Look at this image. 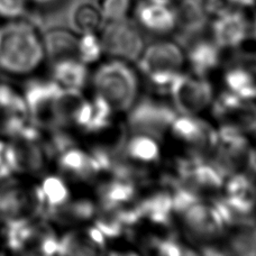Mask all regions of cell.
Instances as JSON below:
<instances>
[{
	"instance_id": "cell-26",
	"label": "cell",
	"mask_w": 256,
	"mask_h": 256,
	"mask_svg": "<svg viewBox=\"0 0 256 256\" xmlns=\"http://www.w3.org/2000/svg\"><path fill=\"white\" fill-rule=\"evenodd\" d=\"M102 20L97 8L90 4H82L73 15V24L81 34L98 33Z\"/></svg>"
},
{
	"instance_id": "cell-11",
	"label": "cell",
	"mask_w": 256,
	"mask_h": 256,
	"mask_svg": "<svg viewBox=\"0 0 256 256\" xmlns=\"http://www.w3.org/2000/svg\"><path fill=\"white\" fill-rule=\"evenodd\" d=\"M250 152L248 135L240 132L218 128L217 137L212 150V162L224 174L237 172V168L248 162Z\"/></svg>"
},
{
	"instance_id": "cell-28",
	"label": "cell",
	"mask_w": 256,
	"mask_h": 256,
	"mask_svg": "<svg viewBox=\"0 0 256 256\" xmlns=\"http://www.w3.org/2000/svg\"><path fill=\"white\" fill-rule=\"evenodd\" d=\"M232 4H234L235 7H250L253 6V4L256 2V0H228Z\"/></svg>"
},
{
	"instance_id": "cell-1",
	"label": "cell",
	"mask_w": 256,
	"mask_h": 256,
	"mask_svg": "<svg viewBox=\"0 0 256 256\" xmlns=\"http://www.w3.org/2000/svg\"><path fill=\"white\" fill-rule=\"evenodd\" d=\"M46 58L43 35L30 22L15 18L0 26V71L10 76H32Z\"/></svg>"
},
{
	"instance_id": "cell-3",
	"label": "cell",
	"mask_w": 256,
	"mask_h": 256,
	"mask_svg": "<svg viewBox=\"0 0 256 256\" xmlns=\"http://www.w3.org/2000/svg\"><path fill=\"white\" fill-rule=\"evenodd\" d=\"M138 72L144 76L155 90L168 94L186 66V54L179 44L158 40L144 48L138 60Z\"/></svg>"
},
{
	"instance_id": "cell-6",
	"label": "cell",
	"mask_w": 256,
	"mask_h": 256,
	"mask_svg": "<svg viewBox=\"0 0 256 256\" xmlns=\"http://www.w3.org/2000/svg\"><path fill=\"white\" fill-rule=\"evenodd\" d=\"M168 94L176 110L184 115H199L208 109L214 99L212 86L206 76L184 73L173 82Z\"/></svg>"
},
{
	"instance_id": "cell-20",
	"label": "cell",
	"mask_w": 256,
	"mask_h": 256,
	"mask_svg": "<svg viewBox=\"0 0 256 256\" xmlns=\"http://www.w3.org/2000/svg\"><path fill=\"white\" fill-rule=\"evenodd\" d=\"M140 217H144L148 220L158 225L166 226L171 222L174 214L173 207V196L170 192H153L152 194L137 204Z\"/></svg>"
},
{
	"instance_id": "cell-4",
	"label": "cell",
	"mask_w": 256,
	"mask_h": 256,
	"mask_svg": "<svg viewBox=\"0 0 256 256\" xmlns=\"http://www.w3.org/2000/svg\"><path fill=\"white\" fill-rule=\"evenodd\" d=\"M179 150L180 158H206L214 148L217 128L199 115L176 116L166 135Z\"/></svg>"
},
{
	"instance_id": "cell-18",
	"label": "cell",
	"mask_w": 256,
	"mask_h": 256,
	"mask_svg": "<svg viewBox=\"0 0 256 256\" xmlns=\"http://www.w3.org/2000/svg\"><path fill=\"white\" fill-rule=\"evenodd\" d=\"M63 90L81 91L90 79L88 66L76 58H62L52 62L51 78Z\"/></svg>"
},
{
	"instance_id": "cell-17",
	"label": "cell",
	"mask_w": 256,
	"mask_h": 256,
	"mask_svg": "<svg viewBox=\"0 0 256 256\" xmlns=\"http://www.w3.org/2000/svg\"><path fill=\"white\" fill-rule=\"evenodd\" d=\"M40 230L42 226L30 214L10 218L4 220V225L0 230V240L8 252H27L28 248H35Z\"/></svg>"
},
{
	"instance_id": "cell-22",
	"label": "cell",
	"mask_w": 256,
	"mask_h": 256,
	"mask_svg": "<svg viewBox=\"0 0 256 256\" xmlns=\"http://www.w3.org/2000/svg\"><path fill=\"white\" fill-rule=\"evenodd\" d=\"M7 186L0 189V218L7 219L25 216L28 214V208L33 209L32 206L30 191V194L25 192L22 186Z\"/></svg>"
},
{
	"instance_id": "cell-19",
	"label": "cell",
	"mask_w": 256,
	"mask_h": 256,
	"mask_svg": "<svg viewBox=\"0 0 256 256\" xmlns=\"http://www.w3.org/2000/svg\"><path fill=\"white\" fill-rule=\"evenodd\" d=\"M222 48L212 40H198L189 46L186 54V64L190 72L196 76H206L220 64Z\"/></svg>"
},
{
	"instance_id": "cell-15",
	"label": "cell",
	"mask_w": 256,
	"mask_h": 256,
	"mask_svg": "<svg viewBox=\"0 0 256 256\" xmlns=\"http://www.w3.org/2000/svg\"><path fill=\"white\" fill-rule=\"evenodd\" d=\"M136 25L145 33L162 38L173 33L178 27L174 7L164 0H143L135 12Z\"/></svg>"
},
{
	"instance_id": "cell-13",
	"label": "cell",
	"mask_w": 256,
	"mask_h": 256,
	"mask_svg": "<svg viewBox=\"0 0 256 256\" xmlns=\"http://www.w3.org/2000/svg\"><path fill=\"white\" fill-rule=\"evenodd\" d=\"M227 92L237 97L256 98V52H240L232 58L224 70Z\"/></svg>"
},
{
	"instance_id": "cell-29",
	"label": "cell",
	"mask_w": 256,
	"mask_h": 256,
	"mask_svg": "<svg viewBox=\"0 0 256 256\" xmlns=\"http://www.w3.org/2000/svg\"><path fill=\"white\" fill-rule=\"evenodd\" d=\"M250 33L253 34V36H254V38H255V40H256V20H254V22L252 25H250Z\"/></svg>"
},
{
	"instance_id": "cell-21",
	"label": "cell",
	"mask_w": 256,
	"mask_h": 256,
	"mask_svg": "<svg viewBox=\"0 0 256 256\" xmlns=\"http://www.w3.org/2000/svg\"><path fill=\"white\" fill-rule=\"evenodd\" d=\"M46 58L52 62L62 58H78V40L79 36L66 28L50 30L43 35ZM79 60V58H78Z\"/></svg>"
},
{
	"instance_id": "cell-5",
	"label": "cell",
	"mask_w": 256,
	"mask_h": 256,
	"mask_svg": "<svg viewBox=\"0 0 256 256\" xmlns=\"http://www.w3.org/2000/svg\"><path fill=\"white\" fill-rule=\"evenodd\" d=\"M104 56L134 63L145 48L140 30L125 20L107 22L99 33Z\"/></svg>"
},
{
	"instance_id": "cell-24",
	"label": "cell",
	"mask_w": 256,
	"mask_h": 256,
	"mask_svg": "<svg viewBox=\"0 0 256 256\" xmlns=\"http://www.w3.org/2000/svg\"><path fill=\"white\" fill-rule=\"evenodd\" d=\"M178 4H179L174 7L178 27H182L186 33H192V30L200 28L207 12L204 0H179Z\"/></svg>"
},
{
	"instance_id": "cell-23",
	"label": "cell",
	"mask_w": 256,
	"mask_h": 256,
	"mask_svg": "<svg viewBox=\"0 0 256 256\" xmlns=\"http://www.w3.org/2000/svg\"><path fill=\"white\" fill-rule=\"evenodd\" d=\"M22 173H24V166L17 145L0 136V184L12 181Z\"/></svg>"
},
{
	"instance_id": "cell-25",
	"label": "cell",
	"mask_w": 256,
	"mask_h": 256,
	"mask_svg": "<svg viewBox=\"0 0 256 256\" xmlns=\"http://www.w3.org/2000/svg\"><path fill=\"white\" fill-rule=\"evenodd\" d=\"M104 56V51L100 42L98 33H86L81 34L78 40V58L82 62L90 66L99 62Z\"/></svg>"
},
{
	"instance_id": "cell-30",
	"label": "cell",
	"mask_w": 256,
	"mask_h": 256,
	"mask_svg": "<svg viewBox=\"0 0 256 256\" xmlns=\"http://www.w3.org/2000/svg\"><path fill=\"white\" fill-rule=\"evenodd\" d=\"M164 2H172V0H164Z\"/></svg>"
},
{
	"instance_id": "cell-9",
	"label": "cell",
	"mask_w": 256,
	"mask_h": 256,
	"mask_svg": "<svg viewBox=\"0 0 256 256\" xmlns=\"http://www.w3.org/2000/svg\"><path fill=\"white\" fill-rule=\"evenodd\" d=\"M30 198L36 216L48 222L53 219L72 196L66 178L61 174H48L32 186Z\"/></svg>"
},
{
	"instance_id": "cell-2",
	"label": "cell",
	"mask_w": 256,
	"mask_h": 256,
	"mask_svg": "<svg viewBox=\"0 0 256 256\" xmlns=\"http://www.w3.org/2000/svg\"><path fill=\"white\" fill-rule=\"evenodd\" d=\"M94 97L114 114L128 112L138 100L140 72L132 63L108 58L90 76Z\"/></svg>"
},
{
	"instance_id": "cell-12",
	"label": "cell",
	"mask_w": 256,
	"mask_h": 256,
	"mask_svg": "<svg viewBox=\"0 0 256 256\" xmlns=\"http://www.w3.org/2000/svg\"><path fill=\"white\" fill-rule=\"evenodd\" d=\"M53 158L60 174L66 180L90 182L104 172L102 164L92 150L78 148L74 144L64 148Z\"/></svg>"
},
{
	"instance_id": "cell-27",
	"label": "cell",
	"mask_w": 256,
	"mask_h": 256,
	"mask_svg": "<svg viewBox=\"0 0 256 256\" xmlns=\"http://www.w3.org/2000/svg\"><path fill=\"white\" fill-rule=\"evenodd\" d=\"M104 20L114 22L125 20L130 10L132 0H94Z\"/></svg>"
},
{
	"instance_id": "cell-10",
	"label": "cell",
	"mask_w": 256,
	"mask_h": 256,
	"mask_svg": "<svg viewBox=\"0 0 256 256\" xmlns=\"http://www.w3.org/2000/svg\"><path fill=\"white\" fill-rule=\"evenodd\" d=\"M176 214H180L186 230L196 240H207L218 236L227 225L219 206L208 204L199 198Z\"/></svg>"
},
{
	"instance_id": "cell-7",
	"label": "cell",
	"mask_w": 256,
	"mask_h": 256,
	"mask_svg": "<svg viewBox=\"0 0 256 256\" xmlns=\"http://www.w3.org/2000/svg\"><path fill=\"white\" fill-rule=\"evenodd\" d=\"M176 116V109L156 100H137L128 112L127 127L130 132H138L163 138Z\"/></svg>"
},
{
	"instance_id": "cell-14",
	"label": "cell",
	"mask_w": 256,
	"mask_h": 256,
	"mask_svg": "<svg viewBox=\"0 0 256 256\" xmlns=\"http://www.w3.org/2000/svg\"><path fill=\"white\" fill-rule=\"evenodd\" d=\"M130 134L132 136L125 140L122 150L124 152V166H132L127 168V172L137 180L142 172L160 162L162 158V148L156 137L138 132Z\"/></svg>"
},
{
	"instance_id": "cell-31",
	"label": "cell",
	"mask_w": 256,
	"mask_h": 256,
	"mask_svg": "<svg viewBox=\"0 0 256 256\" xmlns=\"http://www.w3.org/2000/svg\"><path fill=\"white\" fill-rule=\"evenodd\" d=\"M0 230H2V228H0Z\"/></svg>"
},
{
	"instance_id": "cell-16",
	"label": "cell",
	"mask_w": 256,
	"mask_h": 256,
	"mask_svg": "<svg viewBox=\"0 0 256 256\" xmlns=\"http://www.w3.org/2000/svg\"><path fill=\"white\" fill-rule=\"evenodd\" d=\"M250 33V24L243 12L235 9L218 12L212 22V40L222 50H237Z\"/></svg>"
},
{
	"instance_id": "cell-8",
	"label": "cell",
	"mask_w": 256,
	"mask_h": 256,
	"mask_svg": "<svg viewBox=\"0 0 256 256\" xmlns=\"http://www.w3.org/2000/svg\"><path fill=\"white\" fill-rule=\"evenodd\" d=\"M212 114L218 128H226L248 135L256 132V104L252 100L244 99L226 92L214 98L212 104Z\"/></svg>"
}]
</instances>
